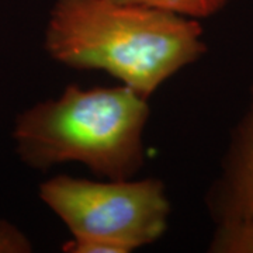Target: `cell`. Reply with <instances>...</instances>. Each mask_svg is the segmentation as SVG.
<instances>
[{"mask_svg":"<svg viewBox=\"0 0 253 253\" xmlns=\"http://www.w3.org/2000/svg\"><path fill=\"white\" fill-rule=\"evenodd\" d=\"M214 222L253 221V82L249 103L229 138L221 172L206 197Z\"/></svg>","mask_w":253,"mask_h":253,"instance_id":"obj_4","label":"cell"},{"mask_svg":"<svg viewBox=\"0 0 253 253\" xmlns=\"http://www.w3.org/2000/svg\"><path fill=\"white\" fill-rule=\"evenodd\" d=\"M33 244L17 225L0 218V253H30Z\"/></svg>","mask_w":253,"mask_h":253,"instance_id":"obj_7","label":"cell"},{"mask_svg":"<svg viewBox=\"0 0 253 253\" xmlns=\"http://www.w3.org/2000/svg\"><path fill=\"white\" fill-rule=\"evenodd\" d=\"M124 4H141L173 11L191 18H207L217 14L231 0H114Z\"/></svg>","mask_w":253,"mask_h":253,"instance_id":"obj_6","label":"cell"},{"mask_svg":"<svg viewBox=\"0 0 253 253\" xmlns=\"http://www.w3.org/2000/svg\"><path fill=\"white\" fill-rule=\"evenodd\" d=\"M38 196L72 238L106 241L126 253L161 239L172 211L156 177L94 181L56 174L40 184Z\"/></svg>","mask_w":253,"mask_h":253,"instance_id":"obj_3","label":"cell"},{"mask_svg":"<svg viewBox=\"0 0 253 253\" xmlns=\"http://www.w3.org/2000/svg\"><path fill=\"white\" fill-rule=\"evenodd\" d=\"M148 100L124 84L83 89L69 84L16 117L11 138L28 168L45 172L79 162L107 180L132 179L145 163Z\"/></svg>","mask_w":253,"mask_h":253,"instance_id":"obj_2","label":"cell"},{"mask_svg":"<svg viewBox=\"0 0 253 253\" xmlns=\"http://www.w3.org/2000/svg\"><path fill=\"white\" fill-rule=\"evenodd\" d=\"M197 18L114 0H55L44 48L78 71H103L149 100L207 52Z\"/></svg>","mask_w":253,"mask_h":253,"instance_id":"obj_1","label":"cell"},{"mask_svg":"<svg viewBox=\"0 0 253 253\" xmlns=\"http://www.w3.org/2000/svg\"><path fill=\"white\" fill-rule=\"evenodd\" d=\"M208 251L212 253H253V221L217 225Z\"/></svg>","mask_w":253,"mask_h":253,"instance_id":"obj_5","label":"cell"}]
</instances>
